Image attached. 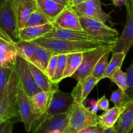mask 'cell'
I'll return each instance as SVG.
<instances>
[{
	"label": "cell",
	"instance_id": "27",
	"mask_svg": "<svg viewBox=\"0 0 133 133\" xmlns=\"http://www.w3.org/2000/svg\"><path fill=\"white\" fill-rule=\"evenodd\" d=\"M110 100L114 103L115 106L125 108H127L132 102V99L128 96V95L124 91L119 88L112 91L110 96Z\"/></svg>",
	"mask_w": 133,
	"mask_h": 133
},
{
	"label": "cell",
	"instance_id": "2",
	"mask_svg": "<svg viewBox=\"0 0 133 133\" xmlns=\"http://www.w3.org/2000/svg\"><path fill=\"white\" fill-rule=\"evenodd\" d=\"M18 81L14 65L3 96L0 99V123L8 120L22 121L17 102Z\"/></svg>",
	"mask_w": 133,
	"mask_h": 133
},
{
	"label": "cell",
	"instance_id": "11",
	"mask_svg": "<svg viewBox=\"0 0 133 133\" xmlns=\"http://www.w3.org/2000/svg\"><path fill=\"white\" fill-rule=\"evenodd\" d=\"M43 37L57 38V39H65V40H75V41H90L99 42V43H107L114 44L108 40L98 37L94 36L84 31H76L61 29L54 25V28L52 31L47 33Z\"/></svg>",
	"mask_w": 133,
	"mask_h": 133
},
{
	"label": "cell",
	"instance_id": "12",
	"mask_svg": "<svg viewBox=\"0 0 133 133\" xmlns=\"http://www.w3.org/2000/svg\"><path fill=\"white\" fill-rule=\"evenodd\" d=\"M72 8L79 17H87L103 23L110 19L109 14L103 10L100 0H87Z\"/></svg>",
	"mask_w": 133,
	"mask_h": 133
},
{
	"label": "cell",
	"instance_id": "33",
	"mask_svg": "<svg viewBox=\"0 0 133 133\" xmlns=\"http://www.w3.org/2000/svg\"><path fill=\"white\" fill-rule=\"evenodd\" d=\"M12 67H3L0 66V99L3 97L6 89Z\"/></svg>",
	"mask_w": 133,
	"mask_h": 133
},
{
	"label": "cell",
	"instance_id": "46",
	"mask_svg": "<svg viewBox=\"0 0 133 133\" xmlns=\"http://www.w3.org/2000/svg\"><path fill=\"white\" fill-rule=\"evenodd\" d=\"M4 1H5V0H0V4H1V3H3V2Z\"/></svg>",
	"mask_w": 133,
	"mask_h": 133
},
{
	"label": "cell",
	"instance_id": "22",
	"mask_svg": "<svg viewBox=\"0 0 133 133\" xmlns=\"http://www.w3.org/2000/svg\"><path fill=\"white\" fill-rule=\"evenodd\" d=\"M38 44L35 41L19 40L15 43L17 56L24 59L28 62H31L36 53Z\"/></svg>",
	"mask_w": 133,
	"mask_h": 133
},
{
	"label": "cell",
	"instance_id": "41",
	"mask_svg": "<svg viewBox=\"0 0 133 133\" xmlns=\"http://www.w3.org/2000/svg\"><path fill=\"white\" fill-rule=\"evenodd\" d=\"M89 109L92 112L97 113V112L99 110V108H98V106H97V101L93 102V103L92 104V106H91L90 108H89Z\"/></svg>",
	"mask_w": 133,
	"mask_h": 133
},
{
	"label": "cell",
	"instance_id": "40",
	"mask_svg": "<svg viewBox=\"0 0 133 133\" xmlns=\"http://www.w3.org/2000/svg\"><path fill=\"white\" fill-rule=\"evenodd\" d=\"M112 1L116 7H119L125 6L127 4V0H112Z\"/></svg>",
	"mask_w": 133,
	"mask_h": 133
},
{
	"label": "cell",
	"instance_id": "31",
	"mask_svg": "<svg viewBox=\"0 0 133 133\" xmlns=\"http://www.w3.org/2000/svg\"><path fill=\"white\" fill-rule=\"evenodd\" d=\"M108 78L118 86V88L125 91L127 88V80L126 72L122 71L121 68L116 69Z\"/></svg>",
	"mask_w": 133,
	"mask_h": 133
},
{
	"label": "cell",
	"instance_id": "37",
	"mask_svg": "<svg viewBox=\"0 0 133 133\" xmlns=\"http://www.w3.org/2000/svg\"><path fill=\"white\" fill-rule=\"evenodd\" d=\"M97 104L99 110L106 111L109 108V100L107 99L105 95H103L97 100Z\"/></svg>",
	"mask_w": 133,
	"mask_h": 133
},
{
	"label": "cell",
	"instance_id": "32",
	"mask_svg": "<svg viewBox=\"0 0 133 133\" xmlns=\"http://www.w3.org/2000/svg\"><path fill=\"white\" fill-rule=\"evenodd\" d=\"M66 58H67V55L66 54L58 55V61H57V67H56L54 76H53V78L51 80V82L54 84L58 85L59 82L61 80H62V78L64 71Z\"/></svg>",
	"mask_w": 133,
	"mask_h": 133
},
{
	"label": "cell",
	"instance_id": "24",
	"mask_svg": "<svg viewBox=\"0 0 133 133\" xmlns=\"http://www.w3.org/2000/svg\"><path fill=\"white\" fill-rule=\"evenodd\" d=\"M62 79L70 78L75 72L83 60V53H68Z\"/></svg>",
	"mask_w": 133,
	"mask_h": 133
},
{
	"label": "cell",
	"instance_id": "50",
	"mask_svg": "<svg viewBox=\"0 0 133 133\" xmlns=\"http://www.w3.org/2000/svg\"><path fill=\"white\" fill-rule=\"evenodd\" d=\"M111 1H112V0H111Z\"/></svg>",
	"mask_w": 133,
	"mask_h": 133
},
{
	"label": "cell",
	"instance_id": "18",
	"mask_svg": "<svg viewBox=\"0 0 133 133\" xmlns=\"http://www.w3.org/2000/svg\"><path fill=\"white\" fill-rule=\"evenodd\" d=\"M116 133H131L133 129V100L124 110L114 126Z\"/></svg>",
	"mask_w": 133,
	"mask_h": 133
},
{
	"label": "cell",
	"instance_id": "10",
	"mask_svg": "<svg viewBox=\"0 0 133 133\" xmlns=\"http://www.w3.org/2000/svg\"><path fill=\"white\" fill-rule=\"evenodd\" d=\"M127 8V21L122 35L112 50V52H123L127 55L133 46V4L131 2L125 5Z\"/></svg>",
	"mask_w": 133,
	"mask_h": 133
},
{
	"label": "cell",
	"instance_id": "17",
	"mask_svg": "<svg viewBox=\"0 0 133 133\" xmlns=\"http://www.w3.org/2000/svg\"><path fill=\"white\" fill-rule=\"evenodd\" d=\"M36 2L38 10L42 12L51 23H53L61 12L68 7L51 0H36Z\"/></svg>",
	"mask_w": 133,
	"mask_h": 133
},
{
	"label": "cell",
	"instance_id": "6",
	"mask_svg": "<svg viewBox=\"0 0 133 133\" xmlns=\"http://www.w3.org/2000/svg\"><path fill=\"white\" fill-rule=\"evenodd\" d=\"M0 28L15 43L20 40L13 0H5L0 4Z\"/></svg>",
	"mask_w": 133,
	"mask_h": 133
},
{
	"label": "cell",
	"instance_id": "39",
	"mask_svg": "<svg viewBox=\"0 0 133 133\" xmlns=\"http://www.w3.org/2000/svg\"><path fill=\"white\" fill-rule=\"evenodd\" d=\"M104 129L101 127L99 125H97L96 126H94L91 129L90 133H103V132Z\"/></svg>",
	"mask_w": 133,
	"mask_h": 133
},
{
	"label": "cell",
	"instance_id": "25",
	"mask_svg": "<svg viewBox=\"0 0 133 133\" xmlns=\"http://www.w3.org/2000/svg\"><path fill=\"white\" fill-rule=\"evenodd\" d=\"M0 54H17L15 42L0 28Z\"/></svg>",
	"mask_w": 133,
	"mask_h": 133
},
{
	"label": "cell",
	"instance_id": "43",
	"mask_svg": "<svg viewBox=\"0 0 133 133\" xmlns=\"http://www.w3.org/2000/svg\"><path fill=\"white\" fill-rule=\"evenodd\" d=\"M103 133H116L115 130L114 129V126L113 127L108 128V129H104L103 132Z\"/></svg>",
	"mask_w": 133,
	"mask_h": 133
},
{
	"label": "cell",
	"instance_id": "16",
	"mask_svg": "<svg viewBox=\"0 0 133 133\" xmlns=\"http://www.w3.org/2000/svg\"><path fill=\"white\" fill-rule=\"evenodd\" d=\"M54 28L53 23H46L42 26L23 27L19 30V36L20 40L32 41L40 37H43Z\"/></svg>",
	"mask_w": 133,
	"mask_h": 133
},
{
	"label": "cell",
	"instance_id": "13",
	"mask_svg": "<svg viewBox=\"0 0 133 133\" xmlns=\"http://www.w3.org/2000/svg\"><path fill=\"white\" fill-rule=\"evenodd\" d=\"M70 112L55 116H47L31 133H51L60 130L63 133L68 125Z\"/></svg>",
	"mask_w": 133,
	"mask_h": 133
},
{
	"label": "cell",
	"instance_id": "19",
	"mask_svg": "<svg viewBox=\"0 0 133 133\" xmlns=\"http://www.w3.org/2000/svg\"><path fill=\"white\" fill-rule=\"evenodd\" d=\"M125 108L115 106L112 108H109L102 114L98 116V124L104 129L113 127Z\"/></svg>",
	"mask_w": 133,
	"mask_h": 133
},
{
	"label": "cell",
	"instance_id": "3",
	"mask_svg": "<svg viewBox=\"0 0 133 133\" xmlns=\"http://www.w3.org/2000/svg\"><path fill=\"white\" fill-rule=\"evenodd\" d=\"M98 125V116L84 106L83 103H75L70 112L68 125L63 133H78L87 128Z\"/></svg>",
	"mask_w": 133,
	"mask_h": 133
},
{
	"label": "cell",
	"instance_id": "44",
	"mask_svg": "<svg viewBox=\"0 0 133 133\" xmlns=\"http://www.w3.org/2000/svg\"><path fill=\"white\" fill-rule=\"evenodd\" d=\"M92 127L87 128V129H84V130H81V131L79 132L78 133H90V130H91V129H92Z\"/></svg>",
	"mask_w": 133,
	"mask_h": 133
},
{
	"label": "cell",
	"instance_id": "28",
	"mask_svg": "<svg viewBox=\"0 0 133 133\" xmlns=\"http://www.w3.org/2000/svg\"><path fill=\"white\" fill-rule=\"evenodd\" d=\"M49 22H50L48 19V18L42 12L36 9L29 16L25 23L24 27L42 26V25L46 24Z\"/></svg>",
	"mask_w": 133,
	"mask_h": 133
},
{
	"label": "cell",
	"instance_id": "34",
	"mask_svg": "<svg viewBox=\"0 0 133 133\" xmlns=\"http://www.w3.org/2000/svg\"><path fill=\"white\" fill-rule=\"evenodd\" d=\"M127 88L125 92L128 95L131 99H133V59L129 67L127 69Z\"/></svg>",
	"mask_w": 133,
	"mask_h": 133
},
{
	"label": "cell",
	"instance_id": "42",
	"mask_svg": "<svg viewBox=\"0 0 133 133\" xmlns=\"http://www.w3.org/2000/svg\"><path fill=\"white\" fill-rule=\"evenodd\" d=\"M86 1H87V0H71V7L76 6V5L84 2Z\"/></svg>",
	"mask_w": 133,
	"mask_h": 133
},
{
	"label": "cell",
	"instance_id": "23",
	"mask_svg": "<svg viewBox=\"0 0 133 133\" xmlns=\"http://www.w3.org/2000/svg\"><path fill=\"white\" fill-rule=\"evenodd\" d=\"M53 54L55 53L53 52L38 44L35 56L30 63L37 66L45 74L48 63Z\"/></svg>",
	"mask_w": 133,
	"mask_h": 133
},
{
	"label": "cell",
	"instance_id": "45",
	"mask_svg": "<svg viewBox=\"0 0 133 133\" xmlns=\"http://www.w3.org/2000/svg\"><path fill=\"white\" fill-rule=\"evenodd\" d=\"M51 133H62V132L61 131H60V130H55V131L51 132Z\"/></svg>",
	"mask_w": 133,
	"mask_h": 133
},
{
	"label": "cell",
	"instance_id": "30",
	"mask_svg": "<svg viewBox=\"0 0 133 133\" xmlns=\"http://www.w3.org/2000/svg\"><path fill=\"white\" fill-rule=\"evenodd\" d=\"M99 80L95 78L92 74L84 78L82 82H78L81 83V100L84 102L87 99L88 95L91 92L94 87L98 83Z\"/></svg>",
	"mask_w": 133,
	"mask_h": 133
},
{
	"label": "cell",
	"instance_id": "29",
	"mask_svg": "<svg viewBox=\"0 0 133 133\" xmlns=\"http://www.w3.org/2000/svg\"><path fill=\"white\" fill-rule=\"evenodd\" d=\"M110 52H112L111 51H108L103 56H101V57L98 60L92 70L91 74L96 78H97L98 80L100 81L101 80H102L103 76L105 73L107 66L109 62V58Z\"/></svg>",
	"mask_w": 133,
	"mask_h": 133
},
{
	"label": "cell",
	"instance_id": "9",
	"mask_svg": "<svg viewBox=\"0 0 133 133\" xmlns=\"http://www.w3.org/2000/svg\"><path fill=\"white\" fill-rule=\"evenodd\" d=\"M14 67L18 75V80L23 90L29 97L42 91L41 89L35 82L33 76L29 67L28 63L26 60L17 56Z\"/></svg>",
	"mask_w": 133,
	"mask_h": 133
},
{
	"label": "cell",
	"instance_id": "48",
	"mask_svg": "<svg viewBox=\"0 0 133 133\" xmlns=\"http://www.w3.org/2000/svg\"><path fill=\"white\" fill-rule=\"evenodd\" d=\"M130 2H131V3H132L133 4V0H131V1H130ZM129 2V3H130Z\"/></svg>",
	"mask_w": 133,
	"mask_h": 133
},
{
	"label": "cell",
	"instance_id": "4",
	"mask_svg": "<svg viewBox=\"0 0 133 133\" xmlns=\"http://www.w3.org/2000/svg\"><path fill=\"white\" fill-rule=\"evenodd\" d=\"M17 102L21 120L27 132H32L48 116L47 113L38 115L35 112L30 97L25 92L19 81L17 88Z\"/></svg>",
	"mask_w": 133,
	"mask_h": 133
},
{
	"label": "cell",
	"instance_id": "20",
	"mask_svg": "<svg viewBox=\"0 0 133 133\" xmlns=\"http://www.w3.org/2000/svg\"><path fill=\"white\" fill-rule=\"evenodd\" d=\"M27 63H28L29 67L31 70L35 82L37 83L38 87L41 89L42 91L48 92V91H51L54 89L55 87H58V85L52 83L51 81L48 78L46 74L44 72L42 71L40 69H38L37 66L28 61Z\"/></svg>",
	"mask_w": 133,
	"mask_h": 133
},
{
	"label": "cell",
	"instance_id": "38",
	"mask_svg": "<svg viewBox=\"0 0 133 133\" xmlns=\"http://www.w3.org/2000/svg\"><path fill=\"white\" fill-rule=\"evenodd\" d=\"M51 1L64 5V6L71 7V0H51Z\"/></svg>",
	"mask_w": 133,
	"mask_h": 133
},
{
	"label": "cell",
	"instance_id": "36",
	"mask_svg": "<svg viewBox=\"0 0 133 133\" xmlns=\"http://www.w3.org/2000/svg\"><path fill=\"white\" fill-rule=\"evenodd\" d=\"M15 121L8 120L0 123V133H12V129Z\"/></svg>",
	"mask_w": 133,
	"mask_h": 133
},
{
	"label": "cell",
	"instance_id": "26",
	"mask_svg": "<svg viewBox=\"0 0 133 133\" xmlns=\"http://www.w3.org/2000/svg\"><path fill=\"white\" fill-rule=\"evenodd\" d=\"M126 54L123 52L112 53V57L108 63L102 79L109 78V76L118 68H121L125 59Z\"/></svg>",
	"mask_w": 133,
	"mask_h": 133
},
{
	"label": "cell",
	"instance_id": "21",
	"mask_svg": "<svg viewBox=\"0 0 133 133\" xmlns=\"http://www.w3.org/2000/svg\"><path fill=\"white\" fill-rule=\"evenodd\" d=\"M54 89L51 91H48V92L42 91L30 97L34 110L37 114L42 115L46 113L47 109H48L52 93Z\"/></svg>",
	"mask_w": 133,
	"mask_h": 133
},
{
	"label": "cell",
	"instance_id": "14",
	"mask_svg": "<svg viewBox=\"0 0 133 133\" xmlns=\"http://www.w3.org/2000/svg\"><path fill=\"white\" fill-rule=\"evenodd\" d=\"M53 23L61 29L83 31L79 17L71 7H68L61 12Z\"/></svg>",
	"mask_w": 133,
	"mask_h": 133
},
{
	"label": "cell",
	"instance_id": "7",
	"mask_svg": "<svg viewBox=\"0 0 133 133\" xmlns=\"http://www.w3.org/2000/svg\"><path fill=\"white\" fill-rule=\"evenodd\" d=\"M79 21L83 31L94 36L106 39L114 44L117 43L119 33L115 29L109 27L103 22L87 17H79Z\"/></svg>",
	"mask_w": 133,
	"mask_h": 133
},
{
	"label": "cell",
	"instance_id": "15",
	"mask_svg": "<svg viewBox=\"0 0 133 133\" xmlns=\"http://www.w3.org/2000/svg\"><path fill=\"white\" fill-rule=\"evenodd\" d=\"M13 6L19 29L24 27L29 16L37 9L36 0H13Z\"/></svg>",
	"mask_w": 133,
	"mask_h": 133
},
{
	"label": "cell",
	"instance_id": "5",
	"mask_svg": "<svg viewBox=\"0 0 133 133\" xmlns=\"http://www.w3.org/2000/svg\"><path fill=\"white\" fill-rule=\"evenodd\" d=\"M114 45L101 46L83 53V60L80 66L71 78L78 82H82L92 72L95 65L98 60L108 51H111Z\"/></svg>",
	"mask_w": 133,
	"mask_h": 133
},
{
	"label": "cell",
	"instance_id": "47",
	"mask_svg": "<svg viewBox=\"0 0 133 133\" xmlns=\"http://www.w3.org/2000/svg\"><path fill=\"white\" fill-rule=\"evenodd\" d=\"M130 1H131V0H127V3H129ZM127 5V4H126Z\"/></svg>",
	"mask_w": 133,
	"mask_h": 133
},
{
	"label": "cell",
	"instance_id": "8",
	"mask_svg": "<svg viewBox=\"0 0 133 133\" xmlns=\"http://www.w3.org/2000/svg\"><path fill=\"white\" fill-rule=\"evenodd\" d=\"M74 104V99L71 93L61 91L57 87L52 93L46 113L48 116L66 113L71 110Z\"/></svg>",
	"mask_w": 133,
	"mask_h": 133
},
{
	"label": "cell",
	"instance_id": "1",
	"mask_svg": "<svg viewBox=\"0 0 133 133\" xmlns=\"http://www.w3.org/2000/svg\"><path fill=\"white\" fill-rule=\"evenodd\" d=\"M38 45L53 52L55 54L83 53L101 46L115 45L107 43L90 41H75L57 38L40 37L35 40Z\"/></svg>",
	"mask_w": 133,
	"mask_h": 133
},
{
	"label": "cell",
	"instance_id": "35",
	"mask_svg": "<svg viewBox=\"0 0 133 133\" xmlns=\"http://www.w3.org/2000/svg\"><path fill=\"white\" fill-rule=\"evenodd\" d=\"M57 61H58V54H53L51 57L50 60L48 63V66H47L45 74L51 81L52 78L54 76L55 72L57 65Z\"/></svg>",
	"mask_w": 133,
	"mask_h": 133
},
{
	"label": "cell",
	"instance_id": "49",
	"mask_svg": "<svg viewBox=\"0 0 133 133\" xmlns=\"http://www.w3.org/2000/svg\"><path fill=\"white\" fill-rule=\"evenodd\" d=\"M132 100H133V99H132Z\"/></svg>",
	"mask_w": 133,
	"mask_h": 133
}]
</instances>
